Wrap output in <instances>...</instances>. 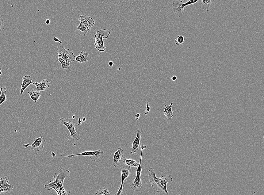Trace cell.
I'll return each mask as SVG.
<instances>
[{"mask_svg": "<svg viewBox=\"0 0 264 195\" xmlns=\"http://www.w3.org/2000/svg\"><path fill=\"white\" fill-rule=\"evenodd\" d=\"M70 172L68 170L61 168L55 173L53 176L54 181H50L49 184L45 185L47 191L54 189L58 195H68L70 191H67L63 188V182L65 178L69 177Z\"/></svg>", "mask_w": 264, "mask_h": 195, "instance_id": "obj_1", "label": "cell"}, {"mask_svg": "<svg viewBox=\"0 0 264 195\" xmlns=\"http://www.w3.org/2000/svg\"><path fill=\"white\" fill-rule=\"evenodd\" d=\"M148 179L151 183L153 189L157 193H162L164 195H169L167 191V185L168 182H171L173 181L170 175L161 176L160 178L156 177L155 170L152 168H149Z\"/></svg>", "mask_w": 264, "mask_h": 195, "instance_id": "obj_2", "label": "cell"}, {"mask_svg": "<svg viewBox=\"0 0 264 195\" xmlns=\"http://www.w3.org/2000/svg\"><path fill=\"white\" fill-rule=\"evenodd\" d=\"M147 147L146 146L143 144L140 145L141 150L140 158L139 165L138 166L136 170V175L135 177L129 181V185L132 189L134 191L139 192L141 191L142 188V181L141 179V176L142 173V161L143 156V150Z\"/></svg>", "mask_w": 264, "mask_h": 195, "instance_id": "obj_3", "label": "cell"}, {"mask_svg": "<svg viewBox=\"0 0 264 195\" xmlns=\"http://www.w3.org/2000/svg\"><path fill=\"white\" fill-rule=\"evenodd\" d=\"M111 32L107 29H102L97 31L94 37V44L97 50L104 52L106 49L104 45V39L109 38Z\"/></svg>", "mask_w": 264, "mask_h": 195, "instance_id": "obj_4", "label": "cell"}, {"mask_svg": "<svg viewBox=\"0 0 264 195\" xmlns=\"http://www.w3.org/2000/svg\"><path fill=\"white\" fill-rule=\"evenodd\" d=\"M80 25L76 28V29L82 32V34L85 36L87 33L90 32L91 28L95 24V21L93 18L81 15L78 18Z\"/></svg>", "mask_w": 264, "mask_h": 195, "instance_id": "obj_5", "label": "cell"}, {"mask_svg": "<svg viewBox=\"0 0 264 195\" xmlns=\"http://www.w3.org/2000/svg\"><path fill=\"white\" fill-rule=\"evenodd\" d=\"M59 122L66 127L70 133V137L74 141H78L81 139L79 134L75 130V123L73 119H66L61 117Z\"/></svg>", "mask_w": 264, "mask_h": 195, "instance_id": "obj_6", "label": "cell"}, {"mask_svg": "<svg viewBox=\"0 0 264 195\" xmlns=\"http://www.w3.org/2000/svg\"><path fill=\"white\" fill-rule=\"evenodd\" d=\"M58 58H63L70 63L75 61V56L71 50L66 49L60 44L58 45Z\"/></svg>", "mask_w": 264, "mask_h": 195, "instance_id": "obj_7", "label": "cell"}, {"mask_svg": "<svg viewBox=\"0 0 264 195\" xmlns=\"http://www.w3.org/2000/svg\"><path fill=\"white\" fill-rule=\"evenodd\" d=\"M119 170L121 173V183L120 187L119 188L118 191L116 194L117 195H120L121 194L124 187V182L127 178L129 177L131 173L130 166H127L126 164L121 165L120 167H119Z\"/></svg>", "mask_w": 264, "mask_h": 195, "instance_id": "obj_8", "label": "cell"}, {"mask_svg": "<svg viewBox=\"0 0 264 195\" xmlns=\"http://www.w3.org/2000/svg\"><path fill=\"white\" fill-rule=\"evenodd\" d=\"M104 154L103 151H102L101 150H98L96 151H86L85 152L80 153V154H71L70 155H59L60 156H63L64 157H67L71 158L75 156H87V157H90L91 160L92 161H95L100 158L101 156Z\"/></svg>", "mask_w": 264, "mask_h": 195, "instance_id": "obj_9", "label": "cell"}, {"mask_svg": "<svg viewBox=\"0 0 264 195\" xmlns=\"http://www.w3.org/2000/svg\"><path fill=\"white\" fill-rule=\"evenodd\" d=\"M45 142V140L43 136H41L36 139L33 144H27L23 145V146L26 148H28L29 146H31L30 148L33 152H38L43 148Z\"/></svg>", "mask_w": 264, "mask_h": 195, "instance_id": "obj_10", "label": "cell"}, {"mask_svg": "<svg viewBox=\"0 0 264 195\" xmlns=\"http://www.w3.org/2000/svg\"><path fill=\"white\" fill-rule=\"evenodd\" d=\"M172 6L174 14L178 17H182L184 14V8L186 7L182 1L174 0Z\"/></svg>", "mask_w": 264, "mask_h": 195, "instance_id": "obj_11", "label": "cell"}, {"mask_svg": "<svg viewBox=\"0 0 264 195\" xmlns=\"http://www.w3.org/2000/svg\"><path fill=\"white\" fill-rule=\"evenodd\" d=\"M9 178L7 177L1 178L0 181L1 183L2 191L3 194H8L13 191L14 186L11 184H8Z\"/></svg>", "mask_w": 264, "mask_h": 195, "instance_id": "obj_12", "label": "cell"}, {"mask_svg": "<svg viewBox=\"0 0 264 195\" xmlns=\"http://www.w3.org/2000/svg\"><path fill=\"white\" fill-rule=\"evenodd\" d=\"M142 132H141V131L140 129H138L137 131L136 137L133 142L132 148H131V154H135L139 150L141 136H142Z\"/></svg>", "mask_w": 264, "mask_h": 195, "instance_id": "obj_13", "label": "cell"}, {"mask_svg": "<svg viewBox=\"0 0 264 195\" xmlns=\"http://www.w3.org/2000/svg\"><path fill=\"white\" fill-rule=\"evenodd\" d=\"M124 152L121 148L119 147L114 153L113 162V165L116 167L120 165L122 158L123 157Z\"/></svg>", "mask_w": 264, "mask_h": 195, "instance_id": "obj_14", "label": "cell"}, {"mask_svg": "<svg viewBox=\"0 0 264 195\" xmlns=\"http://www.w3.org/2000/svg\"><path fill=\"white\" fill-rule=\"evenodd\" d=\"M33 79L30 75H25L23 77L20 95H22L24 90L31 84L34 85L35 83L33 82Z\"/></svg>", "mask_w": 264, "mask_h": 195, "instance_id": "obj_15", "label": "cell"}, {"mask_svg": "<svg viewBox=\"0 0 264 195\" xmlns=\"http://www.w3.org/2000/svg\"><path fill=\"white\" fill-rule=\"evenodd\" d=\"M50 86V82L46 79H44L42 81L41 83H38L37 85H36L37 90L39 92H43L44 91L48 90Z\"/></svg>", "mask_w": 264, "mask_h": 195, "instance_id": "obj_16", "label": "cell"}, {"mask_svg": "<svg viewBox=\"0 0 264 195\" xmlns=\"http://www.w3.org/2000/svg\"><path fill=\"white\" fill-rule=\"evenodd\" d=\"M164 105L165 108L163 112L164 115L168 119H171L174 117L172 110L173 103L171 102L170 105L169 106H167L165 104Z\"/></svg>", "mask_w": 264, "mask_h": 195, "instance_id": "obj_17", "label": "cell"}, {"mask_svg": "<svg viewBox=\"0 0 264 195\" xmlns=\"http://www.w3.org/2000/svg\"><path fill=\"white\" fill-rule=\"evenodd\" d=\"M215 0H201L202 9L209 12L211 9L212 5L214 2Z\"/></svg>", "mask_w": 264, "mask_h": 195, "instance_id": "obj_18", "label": "cell"}, {"mask_svg": "<svg viewBox=\"0 0 264 195\" xmlns=\"http://www.w3.org/2000/svg\"><path fill=\"white\" fill-rule=\"evenodd\" d=\"M139 163L133 159H126L125 157H123L120 165L122 164H126L130 167H137L139 165Z\"/></svg>", "mask_w": 264, "mask_h": 195, "instance_id": "obj_19", "label": "cell"}, {"mask_svg": "<svg viewBox=\"0 0 264 195\" xmlns=\"http://www.w3.org/2000/svg\"><path fill=\"white\" fill-rule=\"evenodd\" d=\"M30 98L35 102H37L41 95V92L38 90H32L31 92H28Z\"/></svg>", "mask_w": 264, "mask_h": 195, "instance_id": "obj_20", "label": "cell"}, {"mask_svg": "<svg viewBox=\"0 0 264 195\" xmlns=\"http://www.w3.org/2000/svg\"><path fill=\"white\" fill-rule=\"evenodd\" d=\"M58 60L61 63L62 70H63L66 69L68 71H71L72 68L70 66V63H68L66 60L62 58H58Z\"/></svg>", "mask_w": 264, "mask_h": 195, "instance_id": "obj_21", "label": "cell"}, {"mask_svg": "<svg viewBox=\"0 0 264 195\" xmlns=\"http://www.w3.org/2000/svg\"><path fill=\"white\" fill-rule=\"evenodd\" d=\"M7 100L6 87H2L0 89V105L2 104L6 101Z\"/></svg>", "mask_w": 264, "mask_h": 195, "instance_id": "obj_22", "label": "cell"}, {"mask_svg": "<svg viewBox=\"0 0 264 195\" xmlns=\"http://www.w3.org/2000/svg\"><path fill=\"white\" fill-rule=\"evenodd\" d=\"M96 195H111L112 193L110 191L104 187H101L99 190L96 193Z\"/></svg>", "mask_w": 264, "mask_h": 195, "instance_id": "obj_23", "label": "cell"}, {"mask_svg": "<svg viewBox=\"0 0 264 195\" xmlns=\"http://www.w3.org/2000/svg\"><path fill=\"white\" fill-rule=\"evenodd\" d=\"M89 55V53L85 51H82L80 53L79 55L81 58V63H87L88 62Z\"/></svg>", "mask_w": 264, "mask_h": 195, "instance_id": "obj_24", "label": "cell"}, {"mask_svg": "<svg viewBox=\"0 0 264 195\" xmlns=\"http://www.w3.org/2000/svg\"><path fill=\"white\" fill-rule=\"evenodd\" d=\"M184 41L185 38L182 35H178L175 38V43L177 45L182 44Z\"/></svg>", "mask_w": 264, "mask_h": 195, "instance_id": "obj_25", "label": "cell"}, {"mask_svg": "<svg viewBox=\"0 0 264 195\" xmlns=\"http://www.w3.org/2000/svg\"><path fill=\"white\" fill-rule=\"evenodd\" d=\"M4 29V20H3L1 15L0 14V32Z\"/></svg>", "mask_w": 264, "mask_h": 195, "instance_id": "obj_26", "label": "cell"}, {"mask_svg": "<svg viewBox=\"0 0 264 195\" xmlns=\"http://www.w3.org/2000/svg\"><path fill=\"white\" fill-rule=\"evenodd\" d=\"M199 1V0H189V1H187V2L184 3V4L185 6H189V5L196 4V3L198 2Z\"/></svg>", "mask_w": 264, "mask_h": 195, "instance_id": "obj_27", "label": "cell"}, {"mask_svg": "<svg viewBox=\"0 0 264 195\" xmlns=\"http://www.w3.org/2000/svg\"><path fill=\"white\" fill-rule=\"evenodd\" d=\"M151 110V108L149 106V102H147V103H146L145 113H144L145 115H147L149 113L150 111Z\"/></svg>", "mask_w": 264, "mask_h": 195, "instance_id": "obj_28", "label": "cell"}, {"mask_svg": "<svg viewBox=\"0 0 264 195\" xmlns=\"http://www.w3.org/2000/svg\"><path fill=\"white\" fill-rule=\"evenodd\" d=\"M53 40V41L55 42H58V43H59V44H62V42L60 41V40H59L58 38L55 37H54Z\"/></svg>", "mask_w": 264, "mask_h": 195, "instance_id": "obj_29", "label": "cell"}, {"mask_svg": "<svg viewBox=\"0 0 264 195\" xmlns=\"http://www.w3.org/2000/svg\"><path fill=\"white\" fill-rule=\"evenodd\" d=\"M140 113L136 114V120H138L139 117H140Z\"/></svg>", "mask_w": 264, "mask_h": 195, "instance_id": "obj_30", "label": "cell"}, {"mask_svg": "<svg viewBox=\"0 0 264 195\" xmlns=\"http://www.w3.org/2000/svg\"><path fill=\"white\" fill-rule=\"evenodd\" d=\"M171 80L173 81H175L176 80H177V77L176 76H174L171 77Z\"/></svg>", "mask_w": 264, "mask_h": 195, "instance_id": "obj_31", "label": "cell"}, {"mask_svg": "<svg viewBox=\"0 0 264 195\" xmlns=\"http://www.w3.org/2000/svg\"><path fill=\"white\" fill-rule=\"evenodd\" d=\"M109 66L112 67L114 65V63L112 61H110L109 63Z\"/></svg>", "mask_w": 264, "mask_h": 195, "instance_id": "obj_32", "label": "cell"}, {"mask_svg": "<svg viewBox=\"0 0 264 195\" xmlns=\"http://www.w3.org/2000/svg\"><path fill=\"white\" fill-rule=\"evenodd\" d=\"M82 124V122L81 120V119L80 118H78V125H81Z\"/></svg>", "mask_w": 264, "mask_h": 195, "instance_id": "obj_33", "label": "cell"}, {"mask_svg": "<svg viewBox=\"0 0 264 195\" xmlns=\"http://www.w3.org/2000/svg\"><path fill=\"white\" fill-rule=\"evenodd\" d=\"M51 155L53 157V158H54L56 157V155L55 153L54 152H51Z\"/></svg>", "mask_w": 264, "mask_h": 195, "instance_id": "obj_34", "label": "cell"}, {"mask_svg": "<svg viewBox=\"0 0 264 195\" xmlns=\"http://www.w3.org/2000/svg\"><path fill=\"white\" fill-rule=\"evenodd\" d=\"M45 23H46V24L47 25H49V24H50V20H49V19H47L46 20V21H45Z\"/></svg>", "mask_w": 264, "mask_h": 195, "instance_id": "obj_35", "label": "cell"}, {"mask_svg": "<svg viewBox=\"0 0 264 195\" xmlns=\"http://www.w3.org/2000/svg\"><path fill=\"white\" fill-rule=\"evenodd\" d=\"M2 193V191L1 183L0 181V194Z\"/></svg>", "mask_w": 264, "mask_h": 195, "instance_id": "obj_36", "label": "cell"}, {"mask_svg": "<svg viewBox=\"0 0 264 195\" xmlns=\"http://www.w3.org/2000/svg\"><path fill=\"white\" fill-rule=\"evenodd\" d=\"M86 117H84V118L82 119V121L83 122L86 121Z\"/></svg>", "mask_w": 264, "mask_h": 195, "instance_id": "obj_37", "label": "cell"}, {"mask_svg": "<svg viewBox=\"0 0 264 195\" xmlns=\"http://www.w3.org/2000/svg\"><path fill=\"white\" fill-rule=\"evenodd\" d=\"M2 74V71L1 67H0V75Z\"/></svg>", "mask_w": 264, "mask_h": 195, "instance_id": "obj_38", "label": "cell"}, {"mask_svg": "<svg viewBox=\"0 0 264 195\" xmlns=\"http://www.w3.org/2000/svg\"><path fill=\"white\" fill-rule=\"evenodd\" d=\"M75 115H73L72 116V119H75Z\"/></svg>", "mask_w": 264, "mask_h": 195, "instance_id": "obj_39", "label": "cell"}, {"mask_svg": "<svg viewBox=\"0 0 264 195\" xmlns=\"http://www.w3.org/2000/svg\"><path fill=\"white\" fill-rule=\"evenodd\" d=\"M38 82H36V83H35L34 85H35V86H36V85H38Z\"/></svg>", "mask_w": 264, "mask_h": 195, "instance_id": "obj_40", "label": "cell"}]
</instances>
